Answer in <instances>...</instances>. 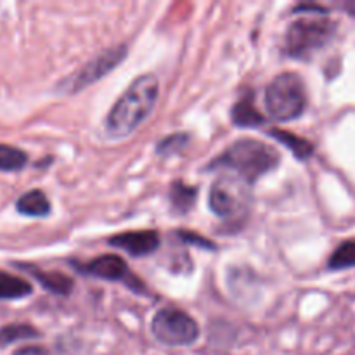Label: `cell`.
Returning <instances> with one entry per match:
<instances>
[{
  "label": "cell",
  "mask_w": 355,
  "mask_h": 355,
  "mask_svg": "<svg viewBox=\"0 0 355 355\" xmlns=\"http://www.w3.org/2000/svg\"><path fill=\"white\" fill-rule=\"evenodd\" d=\"M159 82L153 73L137 76L128 89L118 97L106 118V132L113 139H123L130 135L142 121L153 113L158 101Z\"/></svg>",
  "instance_id": "cell-1"
},
{
  "label": "cell",
  "mask_w": 355,
  "mask_h": 355,
  "mask_svg": "<svg viewBox=\"0 0 355 355\" xmlns=\"http://www.w3.org/2000/svg\"><path fill=\"white\" fill-rule=\"evenodd\" d=\"M177 234H179V238L182 239V241L189 243V245H200V246H203V248H210V250L215 248L214 243L208 241V239H205V238H201V236L194 234V232L179 231V232H177Z\"/></svg>",
  "instance_id": "cell-20"
},
{
  "label": "cell",
  "mask_w": 355,
  "mask_h": 355,
  "mask_svg": "<svg viewBox=\"0 0 355 355\" xmlns=\"http://www.w3.org/2000/svg\"><path fill=\"white\" fill-rule=\"evenodd\" d=\"M87 274H92L94 277H99V279L106 281H123L125 284L132 288V290L139 291L142 288V283L137 279V276L130 272L128 266L125 263V260L121 257L113 255V253H107V255H101L97 259H94L92 262L87 263L83 267Z\"/></svg>",
  "instance_id": "cell-8"
},
{
  "label": "cell",
  "mask_w": 355,
  "mask_h": 355,
  "mask_svg": "<svg viewBox=\"0 0 355 355\" xmlns=\"http://www.w3.org/2000/svg\"><path fill=\"white\" fill-rule=\"evenodd\" d=\"M151 331L158 342L172 347L191 345L200 336L198 322L175 307H165L153 318Z\"/></svg>",
  "instance_id": "cell-5"
},
{
  "label": "cell",
  "mask_w": 355,
  "mask_h": 355,
  "mask_svg": "<svg viewBox=\"0 0 355 355\" xmlns=\"http://www.w3.org/2000/svg\"><path fill=\"white\" fill-rule=\"evenodd\" d=\"M250 186L236 175H222L211 184L208 205L222 218H238L250 207Z\"/></svg>",
  "instance_id": "cell-6"
},
{
  "label": "cell",
  "mask_w": 355,
  "mask_h": 355,
  "mask_svg": "<svg viewBox=\"0 0 355 355\" xmlns=\"http://www.w3.org/2000/svg\"><path fill=\"white\" fill-rule=\"evenodd\" d=\"M328 267L331 270H345L355 267V239L342 243L329 257Z\"/></svg>",
  "instance_id": "cell-17"
},
{
  "label": "cell",
  "mask_w": 355,
  "mask_h": 355,
  "mask_svg": "<svg viewBox=\"0 0 355 355\" xmlns=\"http://www.w3.org/2000/svg\"><path fill=\"white\" fill-rule=\"evenodd\" d=\"M279 162V153L267 142L257 141V139H241L234 142L214 163V166L218 165L222 168L232 170L236 177L252 186L255 180L276 168Z\"/></svg>",
  "instance_id": "cell-2"
},
{
  "label": "cell",
  "mask_w": 355,
  "mask_h": 355,
  "mask_svg": "<svg viewBox=\"0 0 355 355\" xmlns=\"http://www.w3.org/2000/svg\"><path fill=\"white\" fill-rule=\"evenodd\" d=\"M40 333L30 324H23V322H17V324H7L3 328H0V347H7L10 343L21 342V340H30L37 338Z\"/></svg>",
  "instance_id": "cell-16"
},
{
  "label": "cell",
  "mask_w": 355,
  "mask_h": 355,
  "mask_svg": "<svg viewBox=\"0 0 355 355\" xmlns=\"http://www.w3.org/2000/svg\"><path fill=\"white\" fill-rule=\"evenodd\" d=\"M12 355H49L47 350L44 347H23V349H17Z\"/></svg>",
  "instance_id": "cell-21"
},
{
  "label": "cell",
  "mask_w": 355,
  "mask_h": 355,
  "mask_svg": "<svg viewBox=\"0 0 355 355\" xmlns=\"http://www.w3.org/2000/svg\"><path fill=\"white\" fill-rule=\"evenodd\" d=\"M232 121L238 127H259V125L266 123L263 114L257 110L255 103H253V94L248 92L243 96L238 103L232 107Z\"/></svg>",
  "instance_id": "cell-10"
},
{
  "label": "cell",
  "mask_w": 355,
  "mask_h": 355,
  "mask_svg": "<svg viewBox=\"0 0 355 355\" xmlns=\"http://www.w3.org/2000/svg\"><path fill=\"white\" fill-rule=\"evenodd\" d=\"M187 142H189V135L187 134H173V135H168V137L163 139L156 149H158L159 155H163V156L175 155V153H179L180 149L186 148Z\"/></svg>",
  "instance_id": "cell-19"
},
{
  "label": "cell",
  "mask_w": 355,
  "mask_h": 355,
  "mask_svg": "<svg viewBox=\"0 0 355 355\" xmlns=\"http://www.w3.org/2000/svg\"><path fill=\"white\" fill-rule=\"evenodd\" d=\"M127 55V47L125 45H114V47L107 49V51L101 52L99 55L92 59V61L87 62L85 66L75 71L73 75H69L68 78L62 80L59 83V90L62 94H75L78 90L85 89L90 83L97 82L99 78H103L104 75L111 71L113 68H116L121 61Z\"/></svg>",
  "instance_id": "cell-7"
},
{
  "label": "cell",
  "mask_w": 355,
  "mask_h": 355,
  "mask_svg": "<svg viewBox=\"0 0 355 355\" xmlns=\"http://www.w3.org/2000/svg\"><path fill=\"white\" fill-rule=\"evenodd\" d=\"M336 33V23L328 17H302L286 31V52L291 58L309 59L324 49Z\"/></svg>",
  "instance_id": "cell-4"
},
{
  "label": "cell",
  "mask_w": 355,
  "mask_h": 355,
  "mask_svg": "<svg viewBox=\"0 0 355 355\" xmlns=\"http://www.w3.org/2000/svg\"><path fill=\"white\" fill-rule=\"evenodd\" d=\"M31 284L0 270V300H17L31 295Z\"/></svg>",
  "instance_id": "cell-15"
},
{
  "label": "cell",
  "mask_w": 355,
  "mask_h": 355,
  "mask_svg": "<svg viewBox=\"0 0 355 355\" xmlns=\"http://www.w3.org/2000/svg\"><path fill=\"white\" fill-rule=\"evenodd\" d=\"M28 162L26 153L9 144H0V172H17Z\"/></svg>",
  "instance_id": "cell-18"
},
{
  "label": "cell",
  "mask_w": 355,
  "mask_h": 355,
  "mask_svg": "<svg viewBox=\"0 0 355 355\" xmlns=\"http://www.w3.org/2000/svg\"><path fill=\"white\" fill-rule=\"evenodd\" d=\"M16 208L21 215H26V217H45L51 214L49 198L38 189L28 191L26 194H23L17 200Z\"/></svg>",
  "instance_id": "cell-11"
},
{
  "label": "cell",
  "mask_w": 355,
  "mask_h": 355,
  "mask_svg": "<svg viewBox=\"0 0 355 355\" xmlns=\"http://www.w3.org/2000/svg\"><path fill=\"white\" fill-rule=\"evenodd\" d=\"M269 135H272L276 141H279L281 144L286 146L298 159H307L314 155V144H312L311 141H307V139L291 134V132L274 128V130H269Z\"/></svg>",
  "instance_id": "cell-13"
},
{
  "label": "cell",
  "mask_w": 355,
  "mask_h": 355,
  "mask_svg": "<svg viewBox=\"0 0 355 355\" xmlns=\"http://www.w3.org/2000/svg\"><path fill=\"white\" fill-rule=\"evenodd\" d=\"M198 189L191 187L187 184L175 180L170 187V201H172V208L177 214H187L196 203Z\"/></svg>",
  "instance_id": "cell-14"
},
{
  "label": "cell",
  "mask_w": 355,
  "mask_h": 355,
  "mask_svg": "<svg viewBox=\"0 0 355 355\" xmlns=\"http://www.w3.org/2000/svg\"><path fill=\"white\" fill-rule=\"evenodd\" d=\"M340 7H342V9L345 10V12L349 14V16L355 17V0H347V2H343Z\"/></svg>",
  "instance_id": "cell-22"
},
{
  "label": "cell",
  "mask_w": 355,
  "mask_h": 355,
  "mask_svg": "<svg viewBox=\"0 0 355 355\" xmlns=\"http://www.w3.org/2000/svg\"><path fill=\"white\" fill-rule=\"evenodd\" d=\"M266 107L277 121H291L307 107L305 83L297 73H279L266 89Z\"/></svg>",
  "instance_id": "cell-3"
},
{
  "label": "cell",
  "mask_w": 355,
  "mask_h": 355,
  "mask_svg": "<svg viewBox=\"0 0 355 355\" xmlns=\"http://www.w3.org/2000/svg\"><path fill=\"white\" fill-rule=\"evenodd\" d=\"M21 269H26L28 272L33 274L37 277L38 283L45 288V290L52 291V293H58V295H68L69 291L73 290V281L69 279L68 276L61 272H45V270L40 269H35V267H24L19 266Z\"/></svg>",
  "instance_id": "cell-12"
},
{
  "label": "cell",
  "mask_w": 355,
  "mask_h": 355,
  "mask_svg": "<svg viewBox=\"0 0 355 355\" xmlns=\"http://www.w3.org/2000/svg\"><path fill=\"white\" fill-rule=\"evenodd\" d=\"M107 243L134 257H144L158 248L159 238L156 231H130L113 236Z\"/></svg>",
  "instance_id": "cell-9"
}]
</instances>
